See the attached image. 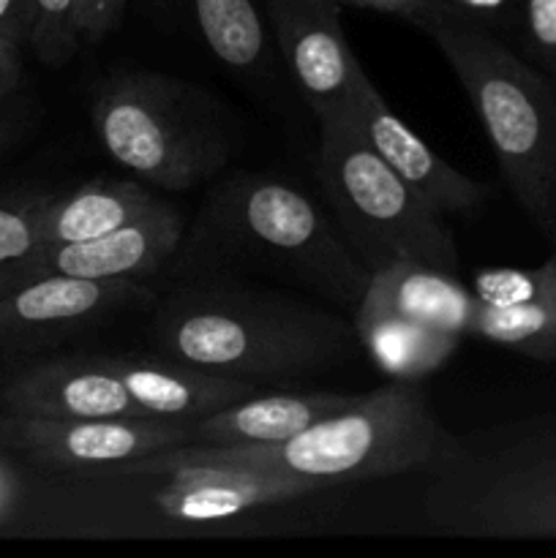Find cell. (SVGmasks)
Segmentation results:
<instances>
[{
  "mask_svg": "<svg viewBox=\"0 0 556 558\" xmlns=\"http://www.w3.org/2000/svg\"><path fill=\"white\" fill-rule=\"evenodd\" d=\"M221 259L265 267L352 311L371 281L368 265L330 213L305 191L265 174H234L202 205L189 265Z\"/></svg>",
  "mask_w": 556,
  "mask_h": 558,
  "instance_id": "3957f363",
  "label": "cell"
},
{
  "mask_svg": "<svg viewBox=\"0 0 556 558\" xmlns=\"http://www.w3.org/2000/svg\"><path fill=\"white\" fill-rule=\"evenodd\" d=\"M439 14L458 16V20L474 22L496 36L518 33L521 20V0H434Z\"/></svg>",
  "mask_w": 556,
  "mask_h": 558,
  "instance_id": "cb8c5ba5",
  "label": "cell"
},
{
  "mask_svg": "<svg viewBox=\"0 0 556 558\" xmlns=\"http://www.w3.org/2000/svg\"><path fill=\"white\" fill-rule=\"evenodd\" d=\"M363 300L414 325L461 338H469L478 308V298L458 281V276L414 262H392L371 272Z\"/></svg>",
  "mask_w": 556,
  "mask_h": 558,
  "instance_id": "2e32d148",
  "label": "cell"
},
{
  "mask_svg": "<svg viewBox=\"0 0 556 558\" xmlns=\"http://www.w3.org/2000/svg\"><path fill=\"white\" fill-rule=\"evenodd\" d=\"M47 194L0 196V265L25 262L41 248V210Z\"/></svg>",
  "mask_w": 556,
  "mask_h": 558,
  "instance_id": "7402d4cb",
  "label": "cell"
},
{
  "mask_svg": "<svg viewBox=\"0 0 556 558\" xmlns=\"http://www.w3.org/2000/svg\"><path fill=\"white\" fill-rule=\"evenodd\" d=\"M423 510L452 537H556V414L467 430L428 469Z\"/></svg>",
  "mask_w": 556,
  "mask_h": 558,
  "instance_id": "5b68a950",
  "label": "cell"
},
{
  "mask_svg": "<svg viewBox=\"0 0 556 558\" xmlns=\"http://www.w3.org/2000/svg\"><path fill=\"white\" fill-rule=\"evenodd\" d=\"M423 33L467 90L512 199L556 245V82L474 22L442 14Z\"/></svg>",
  "mask_w": 556,
  "mask_h": 558,
  "instance_id": "277c9868",
  "label": "cell"
},
{
  "mask_svg": "<svg viewBox=\"0 0 556 558\" xmlns=\"http://www.w3.org/2000/svg\"><path fill=\"white\" fill-rule=\"evenodd\" d=\"M98 142L142 183L185 191L221 172L232 142L194 85L153 71L107 76L90 98Z\"/></svg>",
  "mask_w": 556,
  "mask_h": 558,
  "instance_id": "52a82bcc",
  "label": "cell"
},
{
  "mask_svg": "<svg viewBox=\"0 0 556 558\" xmlns=\"http://www.w3.org/2000/svg\"><path fill=\"white\" fill-rule=\"evenodd\" d=\"M341 109L376 156L439 216H469L488 199V185L442 161L434 147L387 107L365 74Z\"/></svg>",
  "mask_w": 556,
  "mask_h": 558,
  "instance_id": "7c38bea8",
  "label": "cell"
},
{
  "mask_svg": "<svg viewBox=\"0 0 556 558\" xmlns=\"http://www.w3.org/2000/svg\"><path fill=\"white\" fill-rule=\"evenodd\" d=\"M22 49L20 44L0 36V98L16 90L22 80Z\"/></svg>",
  "mask_w": 556,
  "mask_h": 558,
  "instance_id": "f1b7e54d",
  "label": "cell"
},
{
  "mask_svg": "<svg viewBox=\"0 0 556 558\" xmlns=\"http://www.w3.org/2000/svg\"><path fill=\"white\" fill-rule=\"evenodd\" d=\"M147 183L90 180L71 194L49 196L41 210V245L80 243L125 227L158 205Z\"/></svg>",
  "mask_w": 556,
  "mask_h": 558,
  "instance_id": "e0dca14e",
  "label": "cell"
},
{
  "mask_svg": "<svg viewBox=\"0 0 556 558\" xmlns=\"http://www.w3.org/2000/svg\"><path fill=\"white\" fill-rule=\"evenodd\" d=\"M22 501H25V483H22V474L16 472V466L11 463L9 452L0 450V529H5L16 515H20Z\"/></svg>",
  "mask_w": 556,
  "mask_h": 558,
  "instance_id": "4316f807",
  "label": "cell"
},
{
  "mask_svg": "<svg viewBox=\"0 0 556 558\" xmlns=\"http://www.w3.org/2000/svg\"><path fill=\"white\" fill-rule=\"evenodd\" d=\"M153 294L140 281H90L71 276H33L0 294V357L55 347L109 314L145 303Z\"/></svg>",
  "mask_w": 556,
  "mask_h": 558,
  "instance_id": "30bf717a",
  "label": "cell"
},
{
  "mask_svg": "<svg viewBox=\"0 0 556 558\" xmlns=\"http://www.w3.org/2000/svg\"><path fill=\"white\" fill-rule=\"evenodd\" d=\"M183 240V218L167 202L125 227L80 243L41 245L33 254L47 276L90 278V281H142L150 278L178 254Z\"/></svg>",
  "mask_w": 556,
  "mask_h": 558,
  "instance_id": "5bb4252c",
  "label": "cell"
},
{
  "mask_svg": "<svg viewBox=\"0 0 556 558\" xmlns=\"http://www.w3.org/2000/svg\"><path fill=\"white\" fill-rule=\"evenodd\" d=\"M207 49L234 71H254L265 60V25L254 0H191Z\"/></svg>",
  "mask_w": 556,
  "mask_h": 558,
  "instance_id": "ffe728a7",
  "label": "cell"
},
{
  "mask_svg": "<svg viewBox=\"0 0 556 558\" xmlns=\"http://www.w3.org/2000/svg\"><path fill=\"white\" fill-rule=\"evenodd\" d=\"M33 276H44L41 270L36 267V262L25 259V262H11V265H0V294L11 292L14 287H20L22 281Z\"/></svg>",
  "mask_w": 556,
  "mask_h": 558,
  "instance_id": "f546056e",
  "label": "cell"
},
{
  "mask_svg": "<svg viewBox=\"0 0 556 558\" xmlns=\"http://www.w3.org/2000/svg\"><path fill=\"white\" fill-rule=\"evenodd\" d=\"M153 352L238 376L294 379L347 363L358 349L354 325L314 305L240 287L194 283L164 294L150 322Z\"/></svg>",
  "mask_w": 556,
  "mask_h": 558,
  "instance_id": "6da1fadb",
  "label": "cell"
},
{
  "mask_svg": "<svg viewBox=\"0 0 556 558\" xmlns=\"http://www.w3.org/2000/svg\"><path fill=\"white\" fill-rule=\"evenodd\" d=\"M316 178L333 221L371 272L414 262L458 276V245L445 216L376 156L341 107L319 114Z\"/></svg>",
  "mask_w": 556,
  "mask_h": 558,
  "instance_id": "8992f818",
  "label": "cell"
},
{
  "mask_svg": "<svg viewBox=\"0 0 556 558\" xmlns=\"http://www.w3.org/2000/svg\"><path fill=\"white\" fill-rule=\"evenodd\" d=\"M458 436L439 423L420 381L390 385L354 398L341 412L278 445H191L164 450L172 461H210L333 485L428 472L456 447Z\"/></svg>",
  "mask_w": 556,
  "mask_h": 558,
  "instance_id": "7a4b0ae2",
  "label": "cell"
},
{
  "mask_svg": "<svg viewBox=\"0 0 556 558\" xmlns=\"http://www.w3.org/2000/svg\"><path fill=\"white\" fill-rule=\"evenodd\" d=\"M0 412L147 420L120 374L118 354H58L33 360L0 381Z\"/></svg>",
  "mask_w": 556,
  "mask_h": 558,
  "instance_id": "8fae6325",
  "label": "cell"
},
{
  "mask_svg": "<svg viewBox=\"0 0 556 558\" xmlns=\"http://www.w3.org/2000/svg\"><path fill=\"white\" fill-rule=\"evenodd\" d=\"M82 47L74 0H33V31L27 49L49 69L69 63Z\"/></svg>",
  "mask_w": 556,
  "mask_h": 558,
  "instance_id": "44dd1931",
  "label": "cell"
},
{
  "mask_svg": "<svg viewBox=\"0 0 556 558\" xmlns=\"http://www.w3.org/2000/svg\"><path fill=\"white\" fill-rule=\"evenodd\" d=\"M469 336L540 363H556V272L548 287L527 303L488 305L478 300Z\"/></svg>",
  "mask_w": 556,
  "mask_h": 558,
  "instance_id": "d6986e66",
  "label": "cell"
},
{
  "mask_svg": "<svg viewBox=\"0 0 556 558\" xmlns=\"http://www.w3.org/2000/svg\"><path fill=\"white\" fill-rule=\"evenodd\" d=\"M516 36L523 58L556 82V0H521Z\"/></svg>",
  "mask_w": 556,
  "mask_h": 558,
  "instance_id": "603a6c76",
  "label": "cell"
},
{
  "mask_svg": "<svg viewBox=\"0 0 556 558\" xmlns=\"http://www.w3.org/2000/svg\"><path fill=\"white\" fill-rule=\"evenodd\" d=\"M352 325L360 347L390 379L420 381L439 371L463 341L461 336L414 325L365 300H360L354 308Z\"/></svg>",
  "mask_w": 556,
  "mask_h": 558,
  "instance_id": "ac0fdd59",
  "label": "cell"
},
{
  "mask_svg": "<svg viewBox=\"0 0 556 558\" xmlns=\"http://www.w3.org/2000/svg\"><path fill=\"white\" fill-rule=\"evenodd\" d=\"M194 441L189 423L131 417H41L0 412V450L58 474H112L136 458Z\"/></svg>",
  "mask_w": 556,
  "mask_h": 558,
  "instance_id": "ba28073f",
  "label": "cell"
},
{
  "mask_svg": "<svg viewBox=\"0 0 556 558\" xmlns=\"http://www.w3.org/2000/svg\"><path fill=\"white\" fill-rule=\"evenodd\" d=\"M33 31V0H0V36L27 47Z\"/></svg>",
  "mask_w": 556,
  "mask_h": 558,
  "instance_id": "83f0119b",
  "label": "cell"
},
{
  "mask_svg": "<svg viewBox=\"0 0 556 558\" xmlns=\"http://www.w3.org/2000/svg\"><path fill=\"white\" fill-rule=\"evenodd\" d=\"M118 477H161L164 485L153 490L158 512L172 523H213L227 521L262 505L303 499L316 494L314 483L254 469L229 466L210 461H172L164 452L136 458L120 466Z\"/></svg>",
  "mask_w": 556,
  "mask_h": 558,
  "instance_id": "9c48e42d",
  "label": "cell"
},
{
  "mask_svg": "<svg viewBox=\"0 0 556 558\" xmlns=\"http://www.w3.org/2000/svg\"><path fill=\"white\" fill-rule=\"evenodd\" d=\"M338 3H349V5H360V9H374L382 11V14H396L401 20L412 22L414 27L423 31L431 20H436L439 9L434 5V0H338Z\"/></svg>",
  "mask_w": 556,
  "mask_h": 558,
  "instance_id": "484cf974",
  "label": "cell"
},
{
  "mask_svg": "<svg viewBox=\"0 0 556 558\" xmlns=\"http://www.w3.org/2000/svg\"><path fill=\"white\" fill-rule=\"evenodd\" d=\"M273 31L316 118L347 104L365 74L341 25L338 0H267Z\"/></svg>",
  "mask_w": 556,
  "mask_h": 558,
  "instance_id": "4fadbf2b",
  "label": "cell"
},
{
  "mask_svg": "<svg viewBox=\"0 0 556 558\" xmlns=\"http://www.w3.org/2000/svg\"><path fill=\"white\" fill-rule=\"evenodd\" d=\"M354 398L338 392H254L189 425L194 441L202 445H278L347 409Z\"/></svg>",
  "mask_w": 556,
  "mask_h": 558,
  "instance_id": "9a60e30c",
  "label": "cell"
},
{
  "mask_svg": "<svg viewBox=\"0 0 556 558\" xmlns=\"http://www.w3.org/2000/svg\"><path fill=\"white\" fill-rule=\"evenodd\" d=\"M0 142H3V125H0Z\"/></svg>",
  "mask_w": 556,
  "mask_h": 558,
  "instance_id": "4dcf8cb0",
  "label": "cell"
},
{
  "mask_svg": "<svg viewBox=\"0 0 556 558\" xmlns=\"http://www.w3.org/2000/svg\"><path fill=\"white\" fill-rule=\"evenodd\" d=\"M129 0H74L76 33L82 44H96L112 33L120 16L125 14Z\"/></svg>",
  "mask_w": 556,
  "mask_h": 558,
  "instance_id": "d4e9b609",
  "label": "cell"
}]
</instances>
